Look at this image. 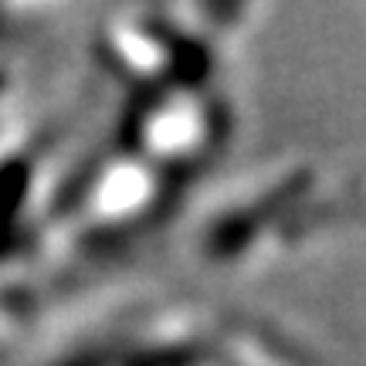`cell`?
Segmentation results:
<instances>
[{
  "label": "cell",
  "instance_id": "1",
  "mask_svg": "<svg viewBox=\"0 0 366 366\" xmlns=\"http://www.w3.org/2000/svg\"><path fill=\"white\" fill-rule=\"evenodd\" d=\"M227 132L231 109L204 85L143 92L119 126L126 153L146 159L177 183L207 167L227 143Z\"/></svg>",
  "mask_w": 366,
  "mask_h": 366
},
{
  "label": "cell",
  "instance_id": "2",
  "mask_svg": "<svg viewBox=\"0 0 366 366\" xmlns=\"http://www.w3.org/2000/svg\"><path fill=\"white\" fill-rule=\"evenodd\" d=\"M173 187L180 183L132 153L102 159L68 200V217H54L48 234L68 227L71 241H95V248L126 241L163 217Z\"/></svg>",
  "mask_w": 366,
  "mask_h": 366
},
{
  "label": "cell",
  "instance_id": "3",
  "mask_svg": "<svg viewBox=\"0 0 366 366\" xmlns=\"http://www.w3.org/2000/svg\"><path fill=\"white\" fill-rule=\"evenodd\" d=\"M44 157L48 146L38 132H11L0 139V262L24 248L27 227L44 210Z\"/></svg>",
  "mask_w": 366,
  "mask_h": 366
}]
</instances>
